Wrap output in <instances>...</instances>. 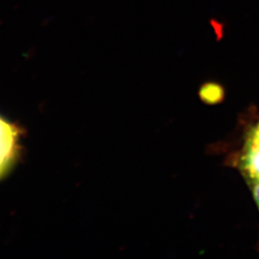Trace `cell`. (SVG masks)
<instances>
[{"instance_id":"6da1fadb","label":"cell","mask_w":259,"mask_h":259,"mask_svg":"<svg viewBox=\"0 0 259 259\" xmlns=\"http://www.w3.org/2000/svg\"><path fill=\"white\" fill-rule=\"evenodd\" d=\"M19 132L8 121L0 117V177L12 165L18 148Z\"/></svg>"},{"instance_id":"7a4b0ae2","label":"cell","mask_w":259,"mask_h":259,"mask_svg":"<svg viewBox=\"0 0 259 259\" xmlns=\"http://www.w3.org/2000/svg\"><path fill=\"white\" fill-rule=\"evenodd\" d=\"M241 168L248 180L259 179V145L246 144L241 157Z\"/></svg>"},{"instance_id":"3957f363","label":"cell","mask_w":259,"mask_h":259,"mask_svg":"<svg viewBox=\"0 0 259 259\" xmlns=\"http://www.w3.org/2000/svg\"><path fill=\"white\" fill-rule=\"evenodd\" d=\"M246 144L250 145H259V123L255 128L250 131V136L247 139Z\"/></svg>"},{"instance_id":"277c9868","label":"cell","mask_w":259,"mask_h":259,"mask_svg":"<svg viewBox=\"0 0 259 259\" xmlns=\"http://www.w3.org/2000/svg\"><path fill=\"white\" fill-rule=\"evenodd\" d=\"M248 181L250 184L253 198L258 205L259 208V179H253V180H248Z\"/></svg>"}]
</instances>
